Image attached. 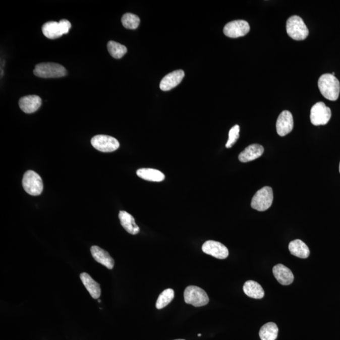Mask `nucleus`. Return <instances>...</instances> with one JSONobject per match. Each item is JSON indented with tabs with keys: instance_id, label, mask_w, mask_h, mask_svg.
I'll list each match as a JSON object with an SVG mask.
<instances>
[{
	"instance_id": "f257e3e1",
	"label": "nucleus",
	"mask_w": 340,
	"mask_h": 340,
	"mask_svg": "<svg viewBox=\"0 0 340 340\" xmlns=\"http://www.w3.org/2000/svg\"><path fill=\"white\" fill-rule=\"evenodd\" d=\"M318 87L322 95L329 100L335 101L339 97L340 83L335 76L324 74L318 80Z\"/></svg>"
},
{
	"instance_id": "f03ea898",
	"label": "nucleus",
	"mask_w": 340,
	"mask_h": 340,
	"mask_svg": "<svg viewBox=\"0 0 340 340\" xmlns=\"http://www.w3.org/2000/svg\"><path fill=\"white\" fill-rule=\"evenodd\" d=\"M34 74L43 78H55L67 75V71L62 65L54 63H42L35 66Z\"/></svg>"
},
{
	"instance_id": "7ed1b4c3",
	"label": "nucleus",
	"mask_w": 340,
	"mask_h": 340,
	"mask_svg": "<svg viewBox=\"0 0 340 340\" xmlns=\"http://www.w3.org/2000/svg\"><path fill=\"white\" fill-rule=\"evenodd\" d=\"M286 30L289 37L296 40L306 39L309 35V30L300 17L294 15L286 23Z\"/></svg>"
},
{
	"instance_id": "20e7f679",
	"label": "nucleus",
	"mask_w": 340,
	"mask_h": 340,
	"mask_svg": "<svg viewBox=\"0 0 340 340\" xmlns=\"http://www.w3.org/2000/svg\"><path fill=\"white\" fill-rule=\"evenodd\" d=\"M22 185L25 191L33 196L41 194L44 189L42 178L32 170L25 173L22 179Z\"/></svg>"
},
{
	"instance_id": "39448f33",
	"label": "nucleus",
	"mask_w": 340,
	"mask_h": 340,
	"mask_svg": "<svg viewBox=\"0 0 340 340\" xmlns=\"http://www.w3.org/2000/svg\"><path fill=\"white\" fill-rule=\"evenodd\" d=\"M71 27V23L67 20L63 19L60 22L51 21L45 23L42 27V31L48 39H55L68 34Z\"/></svg>"
},
{
	"instance_id": "423d86ee",
	"label": "nucleus",
	"mask_w": 340,
	"mask_h": 340,
	"mask_svg": "<svg viewBox=\"0 0 340 340\" xmlns=\"http://www.w3.org/2000/svg\"><path fill=\"white\" fill-rule=\"evenodd\" d=\"M273 200V190L270 187L259 190L253 196L251 206L258 211H265L271 207Z\"/></svg>"
},
{
	"instance_id": "0eeeda50",
	"label": "nucleus",
	"mask_w": 340,
	"mask_h": 340,
	"mask_svg": "<svg viewBox=\"0 0 340 340\" xmlns=\"http://www.w3.org/2000/svg\"><path fill=\"white\" fill-rule=\"evenodd\" d=\"M184 300L187 304L195 307L207 305L209 302V297L205 291L195 286H190L185 289Z\"/></svg>"
},
{
	"instance_id": "6e6552de",
	"label": "nucleus",
	"mask_w": 340,
	"mask_h": 340,
	"mask_svg": "<svg viewBox=\"0 0 340 340\" xmlns=\"http://www.w3.org/2000/svg\"><path fill=\"white\" fill-rule=\"evenodd\" d=\"M331 117V109L323 102H318L312 106L310 119L314 126H323L328 124Z\"/></svg>"
},
{
	"instance_id": "1a4fd4ad",
	"label": "nucleus",
	"mask_w": 340,
	"mask_h": 340,
	"mask_svg": "<svg viewBox=\"0 0 340 340\" xmlns=\"http://www.w3.org/2000/svg\"><path fill=\"white\" fill-rule=\"evenodd\" d=\"M91 144L96 150L103 153H111L116 151L120 147L118 139L106 135L94 136L91 139Z\"/></svg>"
},
{
	"instance_id": "9d476101",
	"label": "nucleus",
	"mask_w": 340,
	"mask_h": 340,
	"mask_svg": "<svg viewBox=\"0 0 340 340\" xmlns=\"http://www.w3.org/2000/svg\"><path fill=\"white\" fill-rule=\"evenodd\" d=\"M250 30V25L247 21L238 20L228 23L225 25L223 32L228 37L238 38L245 36Z\"/></svg>"
},
{
	"instance_id": "9b49d317",
	"label": "nucleus",
	"mask_w": 340,
	"mask_h": 340,
	"mask_svg": "<svg viewBox=\"0 0 340 340\" xmlns=\"http://www.w3.org/2000/svg\"><path fill=\"white\" fill-rule=\"evenodd\" d=\"M202 250L206 254L221 260L226 258L229 255V251L226 247L215 241H207L202 245Z\"/></svg>"
},
{
	"instance_id": "f8f14e48",
	"label": "nucleus",
	"mask_w": 340,
	"mask_h": 340,
	"mask_svg": "<svg viewBox=\"0 0 340 340\" xmlns=\"http://www.w3.org/2000/svg\"><path fill=\"white\" fill-rule=\"evenodd\" d=\"M293 117L290 111L284 110L279 115L276 123V132L279 136H285L293 131Z\"/></svg>"
},
{
	"instance_id": "ddd939ff",
	"label": "nucleus",
	"mask_w": 340,
	"mask_h": 340,
	"mask_svg": "<svg viewBox=\"0 0 340 340\" xmlns=\"http://www.w3.org/2000/svg\"><path fill=\"white\" fill-rule=\"evenodd\" d=\"M185 77V73L183 70L174 71L169 73L161 80L159 87L161 90L169 91L176 87L182 82Z\"/></svg>"
},
{
	"instance_id": "4468645a",
	"label": "nucleus",
	"mask_w": 340,
	"mask_h": 340,
	"mask_svg": "<svg viewBox=\"0 0 340 340\" xmlns=\"http://www.w3.org/2000/svg\"><path fill=\"white\" fill-rule=\"evenodd\" d=\"M20 109L26 114H32L39 110L42 105V99L37 95H28L20 99Z\"/></svg>"
},
{
	"instance_id": "2eb2a0df",
	"label": "nucleus",
	"mask_w": 340,
	"mask_h": 340,
	"mask_svg": "<svg viewBox=\"0 0 340 340\" xmlns=\"http://www.w3.org/2000/svg\"><path fill=\"white\" fill-rule=\"evenodd\" d=\"M274 276L279 283L283 286L290 285L294 281V275L292 271L282 264H278L273 268Z\"/></svg>"
},
{
	"instance_id": "dca6fc26",
	"label": "nucleus",
	"mask_w": 340,
	"mask_h": 340,
	"mask_svg": "<svg viewBox=\"0 0 340 340\" xmlns=\"http://www.w3.org/2000/svg\"><path fill=\"white\" fill-rule=\"evenodd\" d=\"M263 152L264 148L262 146L258 144H253L246 148L244 151L240 154L238 158L242 163H247L260 158Z\"/></svg>"
},
{
	"instance_id": "f3484780",
	"label": "nucleus",
	"mask_w": 340,
	"mask_h": 340,
	"mask_svg": "<svg viewBox=\"0 0 340 340\" xmlns=\"http://www.w3.org/2000/svg\"><path fill=\"white\" fill-rule=\"evenodd\" d=\"M90 251L93 258L98 263L101 264L110 270L114 268V263H114V260L105 250L101 249L97 246H93V247H91Z\"/></svg>"
},
{
	"instance_id": "a211bd4d",
	"label": "nucleus",
	"mask_w": 340,
	"mask_h": 340,
	"mask_svg": "<svg viewBox=\"0 0 340 340\" xmlns=\"http://www.w3.org/2000/svg\"><path fill=\"white\" fill-rule=\"evenodd\" d=\"M119 218L120 219L121 224L127 232L129 234L136 235L139 233V227L136 224L135 219L133 215L128 212L121 210L119 212Z\"/></svg>"
},
{
	"instance_id": "6ab92c4d",
	"label": "nucleus",
	"mask_w": 340,
	"mask_h": 340,
	"mask_svg": "<svg viewBox=\"0 0 340 340\" xmlns=\"http://www.w3.org/2000/svg\"><path fill=\"white\" fill-rule=\"evenodd\" d=\"M80 279L83 285L93 299H98L101 295L100 284L94 280L87 273L80 274Z\"/></svg>"
},
{
	"instance_id": "aec40b11",
	"label": "nucleus",
	"mask_w": 340,
	"mask_h": 340,
	"mask_svg": "<svg viewBox=\"0 0 340 340\" xmlns=\"http://www.w3.org/2000/svg\"><path fill=\"white\" fill-rule=\"evenodd\" d=\"M137 175L146 181L160 182L165 179L164 174L159 170L153 168H141L136 172Z\"/></svg>"
},
{
	"instance_id": "412c9836",
	"label": "nucleus",
	"mask_w": 340,
	"mask_h": 340,
	"mask_svg": "<svg viewBox=\"0 0 340 340\" xmlns=\"http://www.w3.org/2000/svg\"><path fill=\"white\" fill-rule=\"evenodd\" d=\"M289 249L292 255L301 258H307L310 255L308 246L300 240L293 241L289 245Z\"/></svg>"
},
{
	"instance_id": "4be33fe9",
	"label": "nucleus",
	"mask_w": 340,
	"mask_h": 340,
	"mask_svg": "<svg viewBox=\"0 0 340 340\" xmlns=\"http://www.w3.org/2000/svg\"><path fill=\"white\" fill-rule=\"evenodd\" d=\"M243 291L246 295L252 298L261 299L265 296V292L262 287L253 280L246 281L243 286Z\"/></svg>"
},
{
	"instance_id": "5701e85b",
	"label": "nucleus",
	"mask_w": 340,
	"mask_h": 340,
	"mask_svg": "<svg viewBox=\"0 0 340 340\" xmlns=\"http://www.w3.org/2000/svg\"><path fill=\"white\" fill-rule=\"evenodd\" d=\"M278 332V329L276 324L270 322L261 327L259 335L261 340H275L277 338Z\"/></svg>"
},
{
	"instance_id": "b1692460",
	"label": "nucleus",
	"mask_w": 340,
	"mask_h": 340,
	"mask_svg": "<svg viewBox=\"0 0 340 340\" xmlns=\"http://www.w3.org/2000/svg\"><path fill=\"white\" fill-rule=\"evenodd\" d=\"M107 49L111 56L115 59H121L128 51L125 45H122L115 41H109L108 42Z\"/></svg>"
},
{
	"instance_id": "393cba45",
	"label": "nucleus",
	"mask_w": 340,
	"mask_h": 340,
	"mask_svg": "<svg viewBox=\"0 0 340 340\" xmlns=\"http://www.w3.org/2000/svg\"><path fill=\"white\" fill-rule=\"evenodd\" d=\"M175 292L172 289H167L162 292L156 301V307L158 309L165 308L174 299Z\"/></svg>"
},
{
	"instance_id": "a878e982",
	"label": "nucleus",
	"mask_w": 340,
	"mask_h": 340,
	"mask_svg": "<svg viewBox=\"0 0 340 340\" xmlns=\"http://www.w3.org/2000/svg\"><path fill=\"white\" fill-rule=\"evenodd\" d=\"M122 24L128 29H136L140 24V19L136 15L127 13L122 17Z\"/></svg>"
},
{
	"instance_id": "bb28decb",
	"label": "nucleus",
	"mask_w": 340,
	"mask_h": 340,
	"mask_svg": "<svg viewBox=\"0 0 340 340\" xmlns=\"http://www.w3.org/2000/svg\"><path fill=\"white\" fill-rule=\"evenodd\" d=\"M240 128L238 125H235L230 129L229 132V138H228L227 143L225 144V147H226L227 148H232L233 146L237 143V141L240 137Z\"/></svg>"
},
{
	"instance_id": "cd10ccee",
	"label": "nucleus",
	"mask_w": 340,
	"mask_h": 340,
	"mask_svg": "<svg viewBox=\"0 0 340 340\" xmlns=\"http://www.w3.org/2000/svg\"><path fill=\"white\" fill-rule=\"evenodd\" d=\"M198 336H201V334H198Z\"/></svg>"
},
{
	"instance_id": "c85d7f7f",
	"label": "nucleus",
	"mask_w": 340,
	"mask_h": 340,
	"mask_svg": "<svg viewBox=\"0 0 340 340\" xmlns=\"http://www.w3.org/2000/svg\"><path fill=\"white\" fill-rule=\"evenodd\" d=\"M98 303H101V300H100V299L98 300Z\"/></svg>"
},
{
	"instance_id": "c756f323",
	"label": "nucleus",
	"mask_w": 340,
	"mask_h": 340,
	"mask_svg": "<svg viewBox=\"0 0 340 340\" xmlns=\"http://www.w3.org/2000/svg\"><path fill=\"white\" fill-rule=\"evenodd\" d=\"M339 173H340V163H339Z\"/></svg>"
},
{
	"instance_id": "7c9ffc66",
	"label": "nucleus",
	"mask_w": 340,
	"mask_h": 340,
	"mask_svg": "<svg viewBox=\"0 0 340 340\" xmlns=\"http://www.w3.org/2000/svg\"><path fill=\"white\" fill-rule=\"evenodd\" d=\"M175 340H185V339H175Z\"/></svg>"
}]
</instances>
